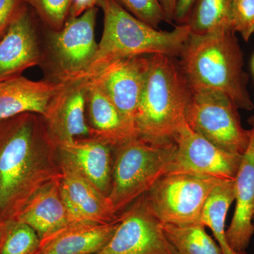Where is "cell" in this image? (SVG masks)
Returning <instances> with one entry per match:
<instances>
[{"label": "cell", "mask_w": 254, "mask_h": 254, "mask_svg": "<svg viewBox=\"0 0 254 254\" xmlns=\"http://www.w3.org/2000/svg\"><path fill=\"white\" fill-rule=\"evenodd\" d=\"M60 175L58 147L41 115L0 122V222L12 220L40 187Z\"/></svg>", "instance_id": "6da1fadb"}, {"label": "cell", "mask_w": 254, "mask_h": 254, "mask_svg": "<svg viewBox=\"0 0 254 254\" xmlns=\"http://www.w3.org/2000/svg\"><path fill=\"white\" fill-rule=\"evenodd\" d=\"M178 58L191 91L221 92L238 109H254L247 88L249 76L244 70V53L231 30L190 32Z\"/></svg>", "instance_id": "7a4b0ae2"}, {"label": "cell", "mask_w": 254, "mask_h": 254, "mask_svg": "<svg viewBox=\"0 0 254 254\" xmlns=\"http://www.w3.org/2000/svg\"><path fill=\"white\" fill-rule=\"evenodd\" d=\"M191 91L177 58L165 55L150 56L135 125L138 138L155 143L173 142L186 123Z\"/></svg>", "instance_id": "3957f363"}, {"label": "cell", "mask_w": 254, "mask_h": 254, "mask_svg": "<svg viewBox=\"0 0 254 254\" xmlns=\"http://www.w3.org/2000/svg\"><path fill=\"white\" fill-rule=\"evenodd\" d=\"M104 26L98 50L82 78L93 77L107 64L125 57L165 55L178 58L190 33L187 24L160 31L127 12L115 0H99Z\"/></svg>", "instance_id": "277c9868"}, {"label": "cell", "mask_w": 254, "mask_h": 254, "mask_svg": "<svg viewBox=\"0 0 254 254\" xmlns=\"http://www.w3.org/2000/svg\"><path fill=\"white\" fill-rule=\"evenodd\" d=\"M175 150L174 141L155 143L140 138L115 147L108 196L114 213H123L168 173Z\"/></svg>", "instance_id": "5b68a950"}, {"label": "cell", "mask_w": 254, "mask_h": 254, "mask_svg": "<svg viewBox=\"0 0 254 254\" xmlns=\"http://www.w3.org/2000/svg\"><path fill=\"white\" fill-rule=\"evenodd\" d=\"M98 8L69 16L60 31L48 30L43 46L41 67L45 78L66 83L83 78L98 50L95 38Z\"/></svg>", "instance_id": "8992f818"}, {"label": "cell", "mask_w": 254, "mask_h": 254, "mask_svg": "<svg viewBox=\"0 0 254 254\" xmlns=\"http://www.w3.org/2000/svg\"><path fill=\"white\" fill-rule=\"evenodd\" d=\"M238 110L221 92L196 90L191 91L185 119L193 131L220 149L243 155L250 145L252 128H243Z\"/></svg>", "instance_id": "52a82bcc"}, {"label": "cell", "mask_w": 254, "mask_h": 254, "mask_svg": "<svg viewBox=\"0 0 254 254\" xmlns=\"http://www.w3.org/2000/svg\"><path fill=\"white\" fill-rule=\"evenodd\" d=\"M224 180L191 174H166L145 193L150 211L163 225L200 224L212 190Z\"/></svg>", "instance_id": "ba28073f"}, {"label": "cell", "mask_w": 254, "mask_h": 254, "mask_svg": "<svg viewBox=\"0 0 254 254\" xmlns=\"http://www.w3.org/2000/svg\"><path fill=\"white\" fill-rule=\"evenodd\" d=\"M119 215L120 222L113 237L93 254H178L163 224L150 211L145 194Z\"/></svg>", "instance_id": "9c48e42d"}, {"label": "cell", "mask_w": 254, "mask_h": 254, "mask_svg": "<svg viewBox=\"0 0 254 254\" xmlns=\"http://www.w3.org/2000/svg\"><path fill=\"white\" fill-rule=\"evenodd\" d=\"M168 173H185L235 181L242 155L220 149L184 124L175 137Z\"/></svg>", "instance_id": "30bf717a"}, {"label": "cell", "mask_w": 254, "mask_h": 254, "mask_svg": "<svg viewBox=\"0 0 254 254\" xmlns=\"http://www.w3.org/2000/svg\"><path fill=\"white\" fill-rule=\"evenodd\" d=\"M150 56L118 58L107 64L89 79L108 95L135 128L136 111L149 69Z\"/></svg>", "instance_id": "8fae6325"}, {"label": "cell", "mask_w": 254, "mask_h": 254, "mask_svg": "<svg viewBox=\"0 0 254 254\" xmlns=\"http://www.w3.org/2000/svg\"><path fill=\"white\" fill-rule=\"evenodd\" d=\"M88 83V78H78L64 83L42 117L56 145L91 137L86 119Z\"/></svg>", "instance_id": "7c38bea8"}, {"label": "cell", "mask_w": 254, "mask_h": 254, "mask_svg": "<svg viewBox=\"0 0 254 254\" xmlns=\"http://www.w3.org/2000/svg\"><path fill=\"white\" fill-rule=\"evenodd\" d=\"M60 190L65 205L76 224H108L118 220L108 197L74 166L58 155Z\"/></svg>", "instance_id": "4fadbf2b"}, {"label": "cell", "mask_w": 254, "mask_h": 254, "mask_svg": "<svg viewBox=\"0 0 254 254\" xmlns=\"http://www.w3.org/2000/svg\"><path fill=\"white\" fill-rule=\"evenodd\" d=\"M42 60V41L26 5L0 40V83L41 66Z\"/></svg>", "instance_id": "5bb4252c"}, {"label": "cell", "mask_w": 254, "mask_h": 254, "mask_svg": "<svg viewBox=\"0 0 254 254\" xmlns=\"http://www.w3.org/2000/svg\"><path fill=\"white\" fill-rule=\"evenodd\" d=\"M11 220L26 224L36 232L41 240L76 224L64 201L60 176L40 187Z\"/></svg>", "instance_id": "9a60e30c"}, {"label": "cell", "mask_w": 254, "mask_h": 254, "mask_svg": "<svg viewBox=\"0 0 254 254\" xmlns=\"http://www.w3.org/2000/svg\"><path fill=\"white\" fill-rule=\"evenodd\" d=\"M58 155L72 164L105 196L111 189L114 148L99 138L87 137L57 145Z\"/></svg>", "instance_id": "2e32d148"}, {"label": "cell", "mask_w": 254, "mask_h": 254, "mask_svg": "<svg viewBox=\"0 0 254 254\" xmlns=\"http://www.w3.org/2000/svg\"><path fill=\"white\" fill-rule=\"evenodd\" d=\"M235 187L236 206L225 236L232 250L242 253L248 248L254 233V126L250 145L242 155Z\"/></svg>", "instance_id": "e0dca14e"}, {"label": "cell", "mask_w": 254, "mask_h": 254, "mask_svg": "<svg viewBox=\"0 0 254 254\" xmlns=\"http://www.w3.org/2000/svg\"><path fill=\"white\" fill-rule=\"evenodd\" d=\"M64 83L33 81L23 75L0 83V122L24 113L43 117L50 100Z\"/></svg>", "instance_id": "ac0fdd59"}, {"label": "cell", "mask_w": 254, "mask_h": 254, "mask_svg": "<svg viewBox=\"0 0 254 254\" xmlns=\"http://www.w3.org/2000/svg\"><path fill=\"white\" fill-rule=\"evenodd\" d=\"M86 119L91 137L99 138L114 148L138 138L136 128L128 123L104 92L88 79Z\"/></svg>", "instance_id": "d6986e66"}, {"label": "cell", "mask_w": 254, "mask_h": 254, "mask_svg": "<svg viewBox=\"0 0 254 254\" xmlns=\"http://www.w3.org/2000/svg\"><path fill=\"white\" fill-rule=\"evenodd\" d=\"M120 222L73 224L41 240L37 254H93L109 242Z\"/></svg>", "instance_id": "ffe728a7"}, {"label": "cell", "mask_w": 254, "mask_h": 254, "mask_svg": "<svg viewBox=\"0 0 254 254\" xmlns=\"http://www.w3.org/2000/svg\"><path fill=\"white\" fill-rule=\"evenodd\" d=\"M235 200V181L224 180L220 182L212 190L205 201L200 215V224L211 230L222 254H247L246 252L238 253L232 250L225 236L227 212Z\"/></svg>", "instance_id": "44dd1931"}, {"label": "cell", "mask_w": 254, "mask_h": 254, "mask_svg": "<svg viewBox=\"0 0 254 254\" xmlns=\"http://www.w3.org/2000/svg\"><path fill=\"white\" fill-rule=\"evenodd\" d=\"M169 241L178 254H223L218 244L201 224L177 226L163 225Z\"/></svg>", "instance_id": "7402d4cb"}, {"label": "cell", "mask_w": 254, "mask_h": 254, "mask_svg": "<svg viewBox=\"0 0 254 254\" xmlns=\"http://www.w3.org/2000/svg\"><path fill=\"white\" fill-rule=\"evenodd\" d=\"M232 0H196L186 24L193 33H205L213 30H232Z\"/></svg>", "instance_id": "603a6c76"}, {"label": "cell", "mask_w": 254, "mask_h": 254, "mask_svg": "<svg viewBox=\"0 0 254 254\" xmlns=\"http://www.w3.org/2000/svg\"><path fill=\"white\" fill-rule=\"evenodd\" d=\"M41 239L26 224L17 220L4 222L0 233V254H37Z\"/></svg>", "instance_id": "cb8c5ba5"}, {"label": "cell", "mask_w": 254, "mask_h": 254, "mask_svg": "<svg viewBox=\"0 0 254 254\" xmlns=\"http://www.w3.org/2000/svg\"><path fill=\"white\" fill-rule=\"evenodd\" d=\"M31 6L48 30L60 31L67 21L73 0H23Z\"/></svg>", "instance_id": "d4e9b609"}, {"label": "cell", "mask_w": 254, "mask_h": 254, "mask_svg": "<svg viewBox=\"0 0 254 254\" xmlns=\"http://www.w3.org/2000/svg\"><path fill=\"white\" fill-rule=\"evenodd\" d=\"M127 12L158 29L159 25L166 21L165 15L159 0H115Z\"/></svg>", "instance_id": "484cf974"}, {"label": "cell", "mask_w": 254, "mask_h": 254, "mask_svg": "<svg viewBox=\"0 0 254 254\" xmlns=\"http://www.w3.org/2000/svg\"><path fill=\"white\" fill-rule=\"evenodd\" d=\"M230 20L232 31L250 41L254 33V0H232Z\"/></svg>", "instance_id": "4316f807"}, {"label": "cell", "mask_w": 254, "mask_h": 254, "mask_svg": "<svg viewBox=\"0 0 254 254\" xmlns=\"http://www.w3.org/2000/svg\"><path fill=\"white\" fill-rule=\"evenodd\" d=\"M26 5L23 0H0V40Z\"/></svg>", "instance_id": "83f0119b"}, {"label": "cell", "mask_w": 254, "mask_h": 254, "mask_svg": "<svg viewBox=\"0 0 254 254\" xmlns=\"http://www.w3.org/2000/svg\"><path fill=\"white\" fill-rule=\"evenodd\" d=\"M195 1L196 0H177L173 20L177 25L186 24Z\"/></svg>", "instance_id": "f1b7e54d"}, {"label": "cell", "mask_w": 254, "mask_h": 254, "mask_svg": "<svg viewBox=\"0 0 254 254\" xmlns=\"http://www.w3.org/2000/svg\"><path fill=\"white\" fill-rule=\"evenodd\" d=\"M99 0H73L69 16H78L86 10L95 7Z\"/></svg>", "instance_id": "f546056e"}, {"label": "cell", "mask_w": 254, "mask_h": 254, "mask_svg": "<svg viewBox=\"0 0 254 254\" xmlns=\"http://www.w3.org/2000/svg\"><path fill=\"white\" fill-rule=\"evenodd\" d=\"M177 1V0H159L165 13L166 22L173 23Z\"/></svg>", "instance_id": "4dcf8cb0"}, {"label": "cell", "mask_w": 254, "mask_h": 254, "mask_svg": "<svg viewBox=\"0 0 254 254\" xmlns=\"http://www.w3.org/2000/svg\"><path fill=\"white\" fill-rule=\"evenodd\" d=\"M248 123L250 124V125H252V127L254 126V115H252L251 116L250 118L247 120Z\"/></svg>", "instance_id": "1f68e13d"}, {"label": "cell", "mask_w": 254, "mask_h": 254, "mask_svg": "<svg viewBox=\"0 0 254 254\" xmlns=\"http://www.w3.org/2000/svg\"><path fill=\"white\" fill-rule=\"evenodd\" d=\"M252 71H253V75H254V56L253 58V60H252Z\"/></svg>", "instance_id": "d6a6232c"}, {"label": "cell", "mask_w": 254, "mask_h": 254, "mask_svg": "<svg viewBox=\"0 0 254 254\" xmlns=\"http://www.w3.org/2000/svg\"><path fill=\"white\" fill-rule=\"evenodd\" d=\"M4 222H0V233H1V230H2L3 226H4Z\"/></svg>", "instance_id": "836d02e7"}, {"label": "cell", "mask_w": 254, "mask_h": 254, "mask_svg": "<svg viewBox=\"0 0 254 254\" xmlns=\"http://www.w3.org/2000/svg\"><path fill=\"white\" fill-rule=\"evenodd\" d=\"M252 224H253L254 230V215L253 217V220H252Z\"/></svg>", "instance_id": "e575fe53"}]
</instances>
